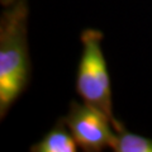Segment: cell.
Here are the masks:
<instances>
[{
  "instance_id": "4",
  "label": "cell",
  "mask_w": 152,
  "mask_h": 152,
  "mask_svg": "<svg viewBox=\"0 0 152 152\" xmlns=\"http://www.w3.org/2000/svg\"><path fill=\"white\" fill-rule=\"evenodd\" d=\"M76 150L77 142L72 133L65 131L64 128L52 129L32 148V151L37 152H75Z\"/></svg>"
},
{
  "instance_id": "2",
  "label": "cell",
  "mask_w": 152,
  "mask_h": 152,
  "mask_svg": "<svg viewBox=\"0 0 152 152\" xmlns=\"http://www.w3.org/2000/svg\"><path fill=\"white\" fill-rule=\"evenodd\" d=\"M81 38L84 51L77 71V93L86 103L103 109L113 119L110 80L102 50V33L88 29Z\"/></svg>"
},
{
  "instance_id": "3",
  "label": "cell",
  "mask_w": 152,
  "mask_h": 152,
  "mask_svg": "<svg viewBox=\"0 0 152 152\" xmlns=\"http://www.w3.org/2000/svg\"><path fill=\"white\" fill-rule=\"evenodd\" d=\"M109 119L112 118L103 109L85 102L71 108L67 126L79 146L86 150H100L105 146L112 147L117 137Z\"/></svg>"
},
{
  "instance_id": "1",
  "label": "cell",
  "mask_w": 152,
  "mask_h": 152,
  "mask_svg": "<svg viewBox=\"0 0 152 152\" xmlns=\"http://www.w3.org/2000/svg\"><path fill=\"white\" fill-rule=\"evenodd\" d=\"M27 9L20 3L4 17L0 34V109L1 115L27 83Z\"/></svg>"
},
{
  "instance_id": "5",
  "label": "cell",
  "mask_w": 152,
  "mask_h": 152,
  "mask_svg": "<svg viewBox=\"0 0 152 152\" xmlns=\"http://www.w3.org/2000/svg\"><path fill=\"white\" fill-rule=\"evenodd\" d=\"M112 148L117 152H152V140L119 127Z\"/></svg>"
}]
</instances>
